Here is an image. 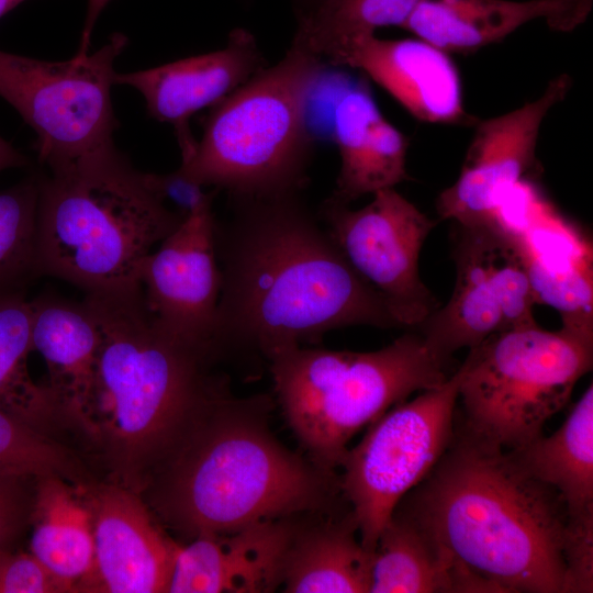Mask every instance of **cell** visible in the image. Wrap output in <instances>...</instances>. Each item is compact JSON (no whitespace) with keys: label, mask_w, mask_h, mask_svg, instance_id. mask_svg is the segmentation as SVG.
<instances>
[{"label":"cell","mask_w":593,"mask_h":593,"mask_svg":"<svg viewBox=\"0 0 593 593\" xmlns=\"http://www.w3.org/2000/svg\"><path fill=\"white\" fill-rule=\"evenodd\" d=\"M452 257V294L421 325V334L440 355L450 358L463 347L536 324L537 303L516 230L497 217L457 224Z\"/></svg>","instance_id":"8fae6325"},{"label":"cell","mask_w":593,"mask_h":593,"mask_svg":"<svg viewBox=\"0 0 593 593\" xmlns=\"http://www.w3.org/2000/svg\"><path fill=\"white\" fill-rule=\"evenodd\" d=\"M38 176L0 190V291H22L36 265Z\"/></svg>","instance_id":"f1b7e54d"},{"label":"cell","mask_w":593,"mask_h":593,"mask_svg":"<svg viewBox=\"0 0 593 593\" xmlns=\"http://www.w3.org/2000/svg\"><path fill=\"white\" fill-rule=\"evenodd\" d=\"M70 588L31 552L0 550V593H65Z\"/></svg>","instance_id":"1f68e13d"},{"label":"cell","mask_w":593,"mask_h":593,"mask_svg":"<svg viewBox=\"0 0 593 593\" xmlns=\"http://www.w3.org/2000/svg\"><path fill=\"white\" fill-rule=\"evenodd\" d=\"M29 165V159L14 146L0 136V174L12 168Z\"/></svg>","instance_id":"d590c367"},{"label":"cell","mask_w":593,"mask_h":593,"mask_svg":"<svg viewBox=\"0 0 593 593\" xmlns=\"http://www.w3.org/2000/svg\"><path fill=\"white\" fill-rule=\"evenodd\" d=\"M34 479L0 473V550L11 549L26 518L31 517L26 483Z\"/></svg>","instance_id":"836d02e7"},{"label":"cell","mask_w":593,"mask_h":593,"mask_svg":"<svg viewBox=\"0 0 593 593\" xmlns=\"http://www.w3.org/2000/svg\"><path fill=\"white\" fill-rule=\"evenodd\" d=\"M421 0H316L299 12L293 41L324 65L343 67L350 49L383 26L402 27Z\"/></svg>","instance_id":"4316f807"},{"label":"cell","mask_w":593,"mask_h":593,"mask_svg":"<svg viewBox=\"0 0 593 593\" xmlns=\"http://www.w3.org/2000/svg\"><path fill=\"white\" fill-rule=\"evenodd\" d=\"M94 557L77 592H168L179 544L156 525L138 493L118 483L82 486Z\"/></svg>","instance_id":"9a60e30c"},{"label":"cell","mask_w":593,"mask_h":593,"mask_svg":"<svg viewBox=\"0 0 593 593\" xmlns=\"http://www.w3.org/2000/svg\"><path fill=\"white\" fill-rule=\"evenodd\" d=\"M48 170L38 176V276L85 293L139 286L143 261L184 217L114 144Z\"/></svg>","instance_id":"5b68a950"},{"label":"cell","mask_w":593,"mask_h":593,"mask_svg":"<svg viewBox=\"0 0 593 593\" xmlns=\"http://www.w3.org/2000/svg\"><path fill=\"white\" fill-rule=\"evenodd\" d=\"M593 0H421L402 29L446 53L473 52L500 42L532 21L571 32Z\"/></svg>","instance_id":"d6986e66"},{"label":"cell","mask_w":593,"mask_h":593,"mask_svg":"<svg viewBox=\"0 0 593 593\" xmlns=\"http://www.w3.org/2000/svg\"><path fill=\"white\" fill-rule=\"evenodd\" d=\"M33 304L23 291H0V407L53 437L66 426L52 393L30 374Z\"/></svg>","instance_id":"484cf974"},{"label":"cell","mask_w":593,"mask_h":593,"mask_svg":"<svg viewBox=\"0 0 593 593\" xmlns=\"http://www.w3.org/2000/svg\"><path fill=\"white\" fill-rule=\"evenodd\" d=\"M592 357L593 342L562 327L536 323L489 337L458 368L459 429L507 451L533 441L591 370Z\"/></svg>","instance_id":"ba28073f"},{"label":"cell","mask_w":593,"mask_h":593,"mask_svg":"<svg viewBox=\"0 0 593 593\" xmlns=\"http://www.w3.org/2000/svg\"><path fill=\"white\" fill-rule=\"evenodd\" d=\"M264 67L254 35L236 29L221 49L149 69L115 72L113 82L137 90L147 113L174 126L181 158H186L197 145L189 128L190 118L225 99Z\"/></svg>","instance_id":"2e32d148"},{"label":"cell","mask_w":593,"mask_h":593,"mask_svg":"<svg viewBox=\"0 0 593 593\" xmlns=\"http://www.w3.org/2000/svg\"><path fill=\"white\" fill-rule=\"evenodd\" d=\"M399 505L503 592L563 593L566 504L508 451L455 430Z\"/></svg>","instance_id":"3957f363"},{"label":"cell","mask_w":593,"mask_h":593,"mask_svg":"<svg viewBox=\"0 0 593 593\" xmlns=\"http://www.w3.org/2000/svg\"><path fill=\"white\" fill-rule=\"evenodd\" d=\"M372 195L358 210L328 198L317 215L346 261L382 296L401 327L419 326L439 307L418 271L421 249L436 221L395 188Z\"/></svg>","instance_id":"7c38bea8"},{"label":"cell","mask_w":593,"mask_h":593,"mask_svg":"<svg viewBox=\"0 0 593 593\" xmlns=\"http://www.w3.org/2000/svg\"><path fill=\"white\" fill-rule=\"evenodd\" d=\"M32 304L33 350L46 363V387L67 426L80 430L96 378L99 325L83 300L40 296Z\"/></svg>","instance_id":"44dd1931"},{"label":"cell","mask_w":593,"mask_h":593,"mask_svg":"<svg viewBox=\"0 0 593 593\" xmlns=\"http://www.w3.org/2000/svg\"><path fill=\"white\" fill-rule=\"evenodd\" d=\"M234 203L233 216L215 222L221 291L213 348L219 357L245 349L270 359L339 327H401L300 192Z\"/></svg>","instance_id":"6da1fadb"},{"label":"cell","mask_w":593,"mask_h":593,"mask_svg":"<svg viewBox=\"0 0 593 593\" xmlns=\"http://www.w3.org/2000/svg\"><path fill=\"white\" fill-rule=\"evenodd\" d=\"M327 67L292 41L281 60L212 107L179 168L233 200L301 192L315 139L310 100Z\"/></svg>","instance_id":"8992f818"},{"label":"cell","mask_w":593,"mask_h":593,"mask_svg":"<svg viewBox=\"0 0 593 593\" xmlns=\"http://www.w3.org/2000/svg\"><path fill=\"white\" fill-rule=\"evenodd\" d=\"M24 0H0V18L15 8L18 4Z\"/></svg>","instance_id":"8d00e7d4"},{"label":"cell","mask_w":593,"mask_h":593,"mask_svg":"<svg viewBox=\"0 0 593 593\" xmlns=\"http://www.w3.org/2000/svg\"><path fill=\"white\" fill-rule=\"evenodd\" d=\"M571 77L552 79L537 99L502 115L477 121L457 180L436 202L441 220L471 224L495 219L501 198L536 164L541 124L568 94Z\"/></svg>","instance_id":"4fadbf2b"},{"label":"cell","mask_w":593,"mask_h":593,"mask_svg":"<svg viewBox=\"0 0 593 593\" xmlns=\"http://www.w3.org/2000/svg\"><path fill=\"white\" fill-rule=\"evenodd\" d=\"M265 403L227 394L154 469L147 482L166 522L195 538L316 512L332 501L340 482L275 438Z\"/></svg>","instance_id":"277c9868"},{"label":"cell","mask_w":593,"mask_h":593,"mask_svg":"<svg viewBox=\"0 0 593 593\" xmlns=\"http://www.w3.org/2000/svg\"><path fill=\"white\" fill-rule=\"evenodd\" d=\"M460 371L410 402L389 409L342 465L340 489L349 501L362 546L373 551L402 499L429 473L455 436Z\"/></svg>","instance_id":"30bf717a"},{"label":"cell","mask_w":593,"mask_h":593,"mask_svg":"<svg viewBox=\"0 0 593 593\" xmlns=\"http://www.w3.org/2000/svg\"><path fill=\"white\" fill-rule=\"evenodd\" d=\"M100 329L96 378L80 427L114 483L137 493L192 424L227 395L217 356L164 327L141 284L86 293Z\"/></svg>","instance_id":"7a4b0ae2"},{"label":"cell","mask_w":593,"mask_h":593,"mask_svg":"<svg viewBox=\"0 0 593 593\" xmlns=\"http://www.w3.org/2000/svg\"><path fill=\"white\" fill-rule=\"evenodd\" d=\"M148 188L168 206L187 217L203 205L213 202L216 190L206 192L205 187L193 180L181 168L168 174L144 172Z\"/></svg>","instance_id":"d6a6232c"},{"label":"cell","mask_w":593,"mask_h":593,"mask_svg":"<svg viewBox=\"0 0 593 593\" xmlns=\"http://www.w3.org/2000/svg\"><path fill=\"white\" fill-rule=\"evenodd\" d=\"M0 473L38 479L60 477L86 485L82 463L58 440L0 407Z\"/></svg>","instance_id":"f546056e"},{"label":"cell","mask_w":593,"mask_h":593,"mask_svg":"<svg viewBox=\"0 0 593 593\" xmlns=\"http://www.w3.org/2000/svg\"><path fill=\"white\" fill-rule=\"evenodd\" d=\"M111 0H88L85 23L81 31L79 47L75 56L83 57L89 54L90 38L94 29V25Z\"/></svg>","instance_id":"e575fe53"},{"label":"cell","mask_w":593,"mask_h":593,"mask_svg":"<svg viewBox=\"0 0 593 593\" xmlns=\"http://www.w3.org/2000/svg\"><path fill=\"white\" fill-rule=\"evenodd\" d=\"M127 45L115 33L92 54L48 61L0 51V97L36 134L40 161L53 169L114 144L111 88Z\"/></svg>","instance_id":"9c48e42d"},{"label":"cell","mask_w":593,"mask_h":593,"mask_svg":"<svg viewBox=\"0 0 593 593\" xmlns=\"http://www.w3.org/2000/svg\"><path fill=\"white\" fill-rule=\"evenodd\" d=\"M508 454L526 473L560 494L568 517L593 514L592 384L553 434Z\"/></svg>","instance_id":"d4e9b609"},{"label":"cell","mask_w":593,"mask_h":593,"mask_svg":"<svg viewBox=\"0 0 593 593\" xmlns=\"http://www.w3.org/2000/svg\"><path fill=\"white\" fill-rule=\"evenodd\" d=\"M563 559L566 566L563 593L593 591V514L568 517Z\"/></svg>","instance_id":"4dcf8cb0"},{"label":"cell","mask_w":593,"mask_h":593,"mask_svg":"<svg viewBox=\"0 0 593 593\" xmlns=\"http://www.w3.org/2000/svg\"><path fill=\"white\" fill-rule=\"evenodd\" d=\"M316 0H298L299 2V12L310 7Z\"/></svg>","instance_id":"74e56055"},{"label":"cell","mask_w":593,"mask_h":593,"mask_svg":"<svg viewBox=\"0 0 593 593\" xmlns=\"http://www.w3.org/2000/svg\"><path fill=\"white\" fill-rule=\"evenodd\" d=\"M286 419L317 467L333 472L349 439L417 391L443 384L449 358L418 333L373 351L291 347L270 357Z\"/></svg>","instance_id":"52a82bcc"},{"label":"cell","mask_w":593,"mask_h":593,"mask_svg":"<svg viewBox=\"0 0 593 593\" xmlns=\"http://www.w3.org/2000/svg\"><path fill=\"white\" fill-rule=\"evenodd\" d=\"M296 516L198 536L179 546L168 592H273L282 583Z\"/></svg>","instance_id":"e0dca14e"},{"label":"cell","mask_w":593,"mask_h":593,"mask_svg":"<svg viewBox=\"0 0 593 593\" xmlns=\"http://www.w3.org/2000/svg\"><path fill=\"white\" fill-rule=\"evenodd\" d=\"M35 482L30 552L71 592H77L94 557L92 517L83 485L56 475Z\"/></svg>","instance_id":"cb8c5ba5"},{"label":"cell","mask_w":593,"mask_h":593,"mask_svg":"<svg viewBox=\"0 0 593 593\" xmlns=\"http://www.w3.org/2000/svg\"><path fill=\"white\" fill-rule=\"evenodd\" d=\"M357 534L351 508L340 518L313 524L296 521L284 560L282 591L369 592L372 552Z\"/></svg>","instance_id":"603a6c76"},{"label":"cell","mask_w":593,"mask_h":593,"mask_svg":"<svg viewBox=\"0 0 593 593\" xmlns=\"http://www.w3.org/2000/svg\"><path fill=\"white\" fill-rule=\"evenodd\" d=\"M343 67L360 70L419 121L457 125L478 121L463 107L459 72L448 53L421 38L369 35L350 49Z\"/></svg>","instance_id":"ac0fdd59"},{"label":"cell","mask_w":593,"mask_h":593,"mask_svg":"<svg viewBox=\"0 0 593 593\" xmlns=\"http://www.w3.org/2000/svg\"><path fill=\"white\" fill-rule=\"evenodd\" d=\"M331 115L340 168L329 199L349 204L409 178L406 137L385 120L365 82L342 85Z\"/></svg>","instance_id":"ffe728a7"},{"label":"cell","mask_w":593,"mask_h":593,"mask_svg":"<svg viewBox=\"0 0 593 593\" xmlns=\"http://www.w3.org/2000/svg\"><path fill=\"white\" fill-rule=\"evenodd\" d=\"M398 505L372 551L369 593L496 592Z\"/></svg>","instance_id":"7402d4cb"},{"label":"cell","mask_w":593,"mask_h":593,"mask_svg":"<svg viewBox=\"0 0 593 593\" xmlns=\"http://www.w3.org/2000/svg\"><path fill=\"white\" fill-rule=\"evenodd\" d=\"M515 230L537 303L556 309L562 328L593 342L592 258L563 265L545 261Z\"/></svg>","instance_id":"83f0119b"},{"label":"cell","mask_w":593,"mask_h":593,"mask_svg":"<svg viewBox=\"0 0 593 593\" xmlns=\"http://www.w3.org/2000/svg\"><path fill=\"white\" fill-rule=\"evenodd\" d=\"M215 222L212 202L184 217L145 258L139 283L148 312L164 327L216 355L213 334L221 271Z\"/></svg>","instance_id":"5bb4252c"}]
</instances>
